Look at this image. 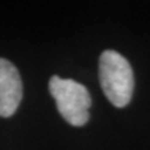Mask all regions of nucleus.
Wrapping results in <instances>:
<instances>
[{
	"label": "nucleus",
	"instance_id": "7ed1b4c3",
	"mask_svg": "<svg viewBox=\"0 0 150 150\" xmlns=\"http://www.w3.org/2000/svg\"><path fill=\"white\" fill-rule=\"evenodd\" d=\"M22 99L20 72L8 60L0 59V117H11Z\"/></svg>",
	"mask_w": 150,
	"mask_h": 150
},
{
	"label": "nucleus",
	"instance_id": "f03ea898",
	"mask_svg": "<svg viewBox=\"0 0 150 150\" xmlns=\"http://www.w3.org/2000/svg\"><path fill=\"white\" fill-rule=\"evenodd\" d=\"M49 91L57 103L59 112L67 122L74 127H83L88 122L92 99L82 83L54 75L49 82Z\"/></svg>",
	"mask_w": 150,
	"mask_h": 150
},
{
	"label": "nucleus",
	"instance_id": "f257e3e1",
	"mask_svg": "<svg viewBox=\"0 0 150 150\" xmlns=\"http://www.w3.org/2000/svg\"><path fill=\"white\" fill-rule=\"evenodd\" d=\"M100 85L115 107H125L134 93V71L128 60L114 50H104L99 60Z\"/></svg>",
	"mask_w": 150,
	"mask_h": 150
}]
</instances>
